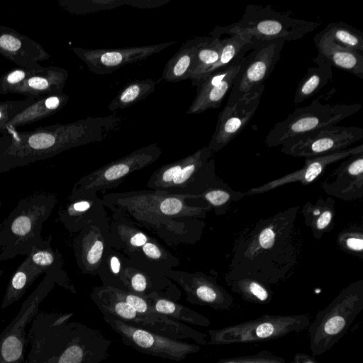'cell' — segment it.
<instances>
[{
    "mask_svg": "<svg viewBox=\"0 0 363 363\" xmlns=\"http://www.w3.org/2000/svg\"><path fill=\"white\" fill-rule=\"evenodd\" d=\"M299 209L290 207L243 230L233 245L225 280L247 277L272 287L293 275L303 246L296 225Z\"/></svg>",
    "mask_w": 363,
    "mask_h": 363,
    "instance_id": "1",
    "label": "cell"
},
{
    "mask_svg": "<svg viewBox=\"0 0 363 363\" xmlns=\"http://www.w3.org/2000/svg\"><path fill=\"white\" fill-rule=\"evenodd\" d=\"M117 114L88 117L29 130H10L0 134V174L53 157L73 147L101 142L119 129Z\"/></svg>",
    "mask_w": 363,
    "mask_h": 363,
    "instance_id": "2",
    "label": "cell"
},
{
    "mask_svg": "<svg viewBox=\"0 0 363 363\" xmlns=\"http://www.w3.org/2000/svg\"><path fill=\"white\" fill-rule=\"evenodd\" d=\"M72 313L39 311L27 333L23 363H100L108 357L111 340L100 330L70 320Z\"/></svg>",
    "mask_w": 363,
    "mask_h": 363,
    "instance_id": "3",
    "label": "cell"
},
{
    "mask_svg": "<svg viewBox=\"0 0 363 363\" xmlns=\"http://www.w3.org/2000/svg\"><path fill=\"white\" fill-rule=\"evenodd\" d=\"M197 196L171 194L162 191H133L111 193L104 196L106 207L117 211L135 225H140L155 231L169 244L186 242L190 243V227L203 229L201 220L212 210L208 204L190 205L191 199Z\"/></svg>",
    "mask_w": 363,
    "mask_h": 363,
    "instance_id": "4",
    "label": "cell"
},
{
    "mask_svg": "<svg viewBox=\"0 0 363 363\" xmlns=\"http://www.w3.org/2000/svg\"><path fill=\"white\" fill-rule=\"evenodd\" d=\"M57 203L56 195L48 191H36L18 201L0 223V262L27 256L48 243L50 235L44 239L41 231Z\"/></svg>",
    "mask_w": 363,
    "mask_h": 363,
    "instance_id": "5",
    "label": "cell"
},
{
    "mask_svg": "<svg viewBox=\"0 0 363 363\" xmlns=\"http://www.w3.org/2000/svg\"><path fill=\"white\" fill-rule=\"evenodd\" d=\"M320 22L294 18L289 13L280 12L270 5L249 4L242 18L225 26H216L211 35L238 34L249 40L259 41L301 40L315 30Z\"/></svg>",
    "mask_w": 363,
    "mask_h": 363,
    "instance_id": "6",
    "label": "cell"
},
{
    "mask_svg": "<svg viewBox=\"0 0 363 363\" xmlns=\"http://www.w3.org/2000/svg\"><path fill=\"white\" fill-rule=\"evenodd\" d=\"M363 309V280L342 289L308 326L310 350L319 356L331 349L344 337Z\"/></svg>",
    "mask_w": 363,
    "mask_h": 363,
    "instance_id": "7",
    "label": "cell"
},
{
    "mask_svg": "<svg viewBox=\"0 0 363 363\" xmlns=\"http://www.w3.org/2000/svg\"><path fill=\"white\" fill-rule=\"evenodd\" d=\"M324 96L315 99L307 106L296 108L284 120L277 123L265 137V145L269 147L282 145L295 138L336 125L362 108L359 104H323L321 99Z\"/></svg>",
    "mask_w": 363,
    "mask_h": 363,
    "instance_id": "8",
    "label": "cell"
},
{
    "mask_svg": "<svg viewBox=\"0 0 363 363\" xmlns=\"http://www.w3.org/2000/svg\"><path fill=\"white\" fill-rule=\"evenodd\" d=\"M308 315H263L253 320L208 331L209 345H230L274 340L300 333L309 325Z\"/></svg>",
    "mask_w": 363,
    "mask_h": 363,
    "instance_id": "9",
    "label": "cell"
},
{
    "mask_svg": "<svg viewBox=\"0 0 363 363\" xmlns=\"http://www.w3.org/2000/svg\"><path fill=\"white\" fill-rule=\"evenodd\" d=\"M162 152L157 143L137 149L80 178L70 194H97V192L116 188L129 174L157 160Z\"/></svg>",
    "mask_w": 363,
    "mask_h": 363,
    "instance_id": "10",
    "label": "cell"
},
{
    "mask_svg": "<svg viewBox=\"0 0 363 363\" xmlns=\"http://www.w3.org/2000/svg\"><path fill=\"white\" fill-rule=\"evenodd\" d=\"M252 48L245 56L234 79L227 104H232L264 88V82L278 63L285 42L252 40Z\"/></svg>",
    "mask_w": 363,
    "mask_h": 363,
    "instance_id": "11",
    "label": "cell"
},
{
    "mask_svg": "<svg viewBox=\"0 0 363 363\" xmlns=\"http://www.w3.org/2000/svg\"><path fill=\"white\" fill-rule=\"evenodd\" d=\"M56 284L55 279L46 274L0 333V363H23L28 347L26 326L39 312L40 303Z\"/></svg>",
    "mask_w": 363,
    "mask_h": 363,
    "instance_id": "12",
    "label": "cell"
},
{
    "mask_svg": "<svg viewBox=\"0 0 363 363\" xmlns=\"http://www.w3.org/2000/svg\"><path fill=\"white\" fill-rule=\"evenodd\" d=\"M103 315L104 321L120 336L122 342L139 352L179 362L189 354L199 352L201 349V345L196 343L172 339L152 333L125 323L111 314L104 313Z\"/></svg>",
    "mask_w": 363,
    "mask_h": 363,
    "instance_id": "13",
    "label": "cell"
},
{
    "mask_svg": "<svg viewBox=\"0 0 363 363\" xmlns=\"http://www.w3.org/2000/svg\"><path fill=\"white\" fill-rule=\"evenodd\" d=\"M362 138V128L332 125L287 141L281 152L294 157H315L347 149Z\"/></svg>",
    "mask_w": 363,
    "mask_h": 363,
    "instance_id": "14",
    "label": "cell"
},
{
    "mask_svg": "<svg viewBox=\"0 0 363 363\" xmlns=\"http://www.w3.org/2000/svg\"><path fill=\"white\" fill-rule=\"evenodd\" d=\"M176 43L177 41H169L115 49H86L74 47L72 50L86 65L90 72L104 75L111 74L126 65L145 60Z\"/></svg>",
    "mask_w": 363,
    "mask_h": 363,
    "instance_id": "15",
    "label": "cell"
},
{
    "mask_svg": "<svg viewBox=\"0 0 363 363\" xmlns=\"http://www.w3.org/2000/svg\"><path fill=\"white\" fill-rule=\"evenodd\" d=\"M72 246L77 264L82 273L98 274L113 248L108 216L89 223L77 233Z\"/></svg>",
    "mask_w": 363,
    "mask_h": 363,
    "instance_id": "16",
    "label": "cell"
},
{
    "mask_svg": "<svg viewBox=\"0 0 363 363\" xmlns=\"http://www.w3.org/2000/svg\"><path fill=\"white\" fill-rule=\"evenodd\" d=\"M164 276L179 284L186 294V301L191 304L209 306L216 311L229 310L233 305V296L213 277L174 269L168 270Z\"/></svg>",
    "mask_w": 363,
    "mask_h": 363,
    "instance_id": "17",
    "label": "cell"
},
{
    "mask_svg": "<svg viewBox=\"0 0 363 363\" xmlns=\"http://www.w3.org/2000/svg\"><path fill=\"white\" fill-rule=\"evenodd\" d=\"M213 153L204 146L191 154V159L164 191L171 194L198 196L218 184Z\"/></svg>",
    "mask_w": 363,
    "mask_h": 363,
    "instance_id": "18",
    "label": "cell"
},
{
    "mask_svg": "<svg viewBox=\"0 0 363 363\" xmlns=\"http://www.w3.org/2000/svg\"><path fill=\"white\" fill-rule=\"evenodd\" d=\"M264 89L225 106L207 145L213 154L225 147L244 130L259 105Z\"/></svg>",
    "mask_w": 363,
    "mask_h": 363,
    "instance_id": "19",
    "label": "cell"
},
{
    "mask_svg": "<svg viewBox=\"0 0 363 363\" xmlns=\"http://www.w3.org/2000/svg\"><path fill=\"white\" fill-rule=\"evenodd\" d=\"M107 287L146 318L153 326L155 333L172 339H189L201 346L209 345L207 334L157 313L145 298L123 289Z\"/></svg>",
    "mask_w": 363,
    "mask_h": 363,
    "instance_id": "20",
    "label": "cell"
},
{
    "mask_svg": "<svg viewBox=\"0 0 363 363\" xmlns=\"http://www.w3.org/2000/svg\"><path fill=\"white\" fill-rule=\"evenodd\" d=\"M360 152H363L362 144L325 155L305 158L302 168L260 186L251 188L244 192L245 196L267 193L295 182H299L304 186L308 185L322 175L328 166Z\"/></svg>",
    "mask_w": 363,
    "mask_h": 363,
    "instance_id": "21",
    "label": "cell"
},
{
    "mask_svg": "<svg viewBox=\"0 0 363 363\" xmlns=\"http://www.w3.org/2000/svg\"><path fill=\"white\" fill-rule=\"evenodd\" d=\"M321 183L329 196L343 201H352L363 196V152L344 160Z\"/></svg>",
    "mask_w": 363,
    "mask_h": 363,
    "instance_id": "22",
    "label": "cell"
},
{
    "mask_svg": "<svg viewBox=\"0 0 363 363\" xmlns=\"http://www.w3.org/2000/svg\"><path fill=\"white\" fill-rule=\"evenodd\" d=\"M244 58L245 57L235 65L211 74L201 81L196 86V96L186 113H201L208 109L219 108L224 98L230 91Z\"/></svg>",
    "mask_w": 363,
    "mask_h": 363,
    "instance_id": "23",
    "label": "cell"
},
{
    "mask_svg": "<svg viewBox=\"0 0 363 363\" xmlns=\"http://www.w3.org/2000/svg\"><path fill=\"white\" fill-rule=\"evenodd\" d=\"M125 259L128 264H123L121 261V280L123 290L143 298L151 294H157L174 301L179 298V293L173 289L174 286L165 276L141 269L127 257Z\"/></svg>",
    "mask_w": 363,
    "mask_h": 363,
    "instance_id": "24",
    "label": "cell"
},
{
    "mask_svg": "<svg viewBox=\"0 0 363 363\" xmlns=\"http://www.w3.org/2000/svg\"><path fill=\"white\" fill-rule=\"evenodd\" d=\"M105 208L97 194H70L58 211V219L69 233H77L89 223L107 217Z\"/></svg>",
    "mask_w": 363,
    "mask_h": 363,
    "instance_id": "25",
    "label": "cell"
},
{
    "mask_svg": "<svg viewBox=\"0 0 363 363\" xmlns=\"http://www.w3.org/2000/svg\"><path fill=\"white\" fill-rule=\"evenodd\" d=\"M0 55L18 67H38L50 55L35 40L17 30L0 25Z\"/></svg>",
    "mask_w": 363,
    "mask_h": 363,
    "instance_id": "26",
    "label": "cell"
},
{
    "mask_svg": "<svg viewBox=\"0 0 363 363\" xmlns=\"http://www.w3.org/2000/svg\"><path fill=\"white\" fill-rule=\"evenodd\" d=\"M68 75V71L65 68L42 66L16 86L11 94L34 99L60 94L63 92Z\"/></svg>",
    "mask_w": 363,
    "mask_h": 363,
    "instance_id": "27",
    "label": "cell"
},
{
    "mask_svg": "<svg viewBox=\"0 0 363 363\" xmlns=\"http://www.w3.org/2000/svg\"><path fill=\"white\" fill-rule=\"evenodd\" d=\"M318 55L332 67L363 79V55L342 48L319 32L313 38Z\"/></svg>",
    "mask_w": 363,
    "mask_h": 363,
    "instance_id": "28",
    "label": "cell"
},
{
    "mask_svg": "<svg viewBox=\"0 0 363 363\" xmlns=\"http://www.w3.org/2000/svg\"><path fill=\"white\" fill-rule=\"evenodd\" d=\"M69 99V95L64 92L35 99L31 104L3 125L0 128V134L31 124L57 113L67 104Z\"/></svg>",
    "mask_w": 363,
    "mask_h": 363,
    "instance_id": "29",
    "label": "cell"
},
{
    "mask_svg": "<svg viewBox=\"0 0 363 363\" xmlns=\"http://www.w3.org/2000/svg\"><path fill=\"white\" fill-rule=\"evenodd\" d=\"M301 213L305 225L311 230L312 235L316 240H320L334 227L335 203L331 196H328L325 199L319 197L315 203L306 202Z\"/></svg>",
    "mask_w": 363,
    "mask_h": 363,
    "instance_id": "30",
    "label": "cell"
},
{
    "mask_svg": "<svg viewBox=\"0 0 363 363\" xmlns=\"http://www.w3.org/2000/svg\"><path fill=\"white\" fill-rule=\"evenodd\" d=\"M199 37L184 43L166 63L162 79L168 82H178L190 79L196 65Z\"/></svg>",
    "mask_w": 363,
    "mask_h": 363,
    "instance_id": "31",
    "label": "cell"
},
{
    "mask_svg": "<svg viewBox=\"0 0 363 363\" xmlns=\"http://www.w3.org/2000/svg\"><path fill=\"white\" fill-rule=\"evenodd\" d=\"M315 66L308 69L298 82L294 98L296 104L303 103L320 91L333 78L332 65L317 55Z\"/></svg>",
    "mask_w": 363,
    "mask_h": 363,
    "instance_id": "32",
    "label": "cell"
},
{
    "mask_svg": "<svg viewBox=\"0 0 363 363\" xmlns=\"http://www.w3.org/2000/svg\"><path fill=\"white\" fill-rule=\"evenodd\" d=\"M52 235H50L48 243L43 247L33 250L28 256L45 274H48L53 277L57 285L75 294V289L63 269L62 255L57 248L52 247Z\"/></svg>",
    "mask_w": 363,
    "mask_h": 363,
    "instance_id": "33",
    "label": "cell"
},
{
    "mask_svg": "<svg viewBox=\"0 0 363 363\" xmlns=\"http://www.w3.org/2000/svg\"><path fill=\"white\" fill-rule=\"evenodd\" d=\"M57 4L69 13L82 15L109 10L123 5L140 9L155 8L164 4V2L162 0H58Z\"/></svg>",
    "mask_w": 363,
    "mask_h": 363,
    "instance_id": "34",
    "label": "cell"
},
{
    "mask_svg": "<svg viewBox=\"0 0 363 363\" xmlns=\"http://www.w3.org/2000/svg\"><path fill=\"white\" fill-rule=\"evenodd\" d=\"M43 274V270L35 265L27 255L9 279L3 297L1 308L4 309L18 301L27 289Z\"/></svg>",
    "mask_w": 363,
    "mask_h": 363,
    "instance_id": "35",
    "label": "cell"
},
{
    "mask_svg": "<svg viewBox=\"0 0 363 363\" xmlns=\"http://www.w3.org/2000/svg\"><path fill=\"white\" fill-rule=\"evenodd\" d=\"M144 298L157 313L170 319L201 327H208L211 325L207 317L176 301L162 297L157 294H151Z\"/></svg>",
    "mask_w": 363,
    "mask_h": 363,
    "instance_id": "36",
    "label": "cell"
},
{
    "mask_svg": "<svg viewBox=\"0 0 363 363\" xmlns=\"http://www.w3.org/2000/svg\"><path fill=\"white\" fill-rule=\"evenodd\" d=\"M252 48V40L238 34H231L221 39V49L218 60L203 72L199 83L211 74L240 62Z\"/></svg>",
    "mask_w": 363,
    "mask_h": 363,
    "instance_id": "37",
    "label": "cell"
},
{
    "mask_svg": "<svg viewBox=\"0 0 363 363\" xmlns=\"http://www.w3.org/2000/svg\"><path fill=\"white\" fill-rule=\"evenodd\" d=\"M158 82L153 79H135L125 84L108 106L111 111L128 108L153 93Z\"/></svg>",
    "mask_w": 363,
    "mask_h": 363,
    "instance_id": "38",
    "label": "cell"
},
{
    "mask_svg": "<svg viewBox=\"0 0 363 363\" xmlns=\"http://www.w3.org/2000/svg\"><path fill=\"white\" fill-rule=\"evenodd\" d=\"M231 291L245 301L259 305L269 303L273 298L271 287L253 279L241 277L225 280Z\"/></svg>",
    "mask_w": 363,
    "mask_h": 363,
    "instance_id": "39",
    "label": "cell"
},
{
    "mask_svg": "<svg viewBox=\"0 0 363 363\" xmlns=\"http://www.w3.org/2000/svg\"><path fill=\"white\" fill-rule=\"evenodd\" d=\"M221 38L216 35L199 37L195 68L190 77L192 85L196 86L203 72L218 59Z\"/></svg>",
    "mask_w": 363,
    "mask_h": 363,
    "instance_id": "40",
    "label": "cell"
},
{
    "mask_svg": "<svg viewBox=\"0 0 363 363\" xmlns=\"http://www.w3.org/2000/svg\"><path fill=\"white\" fill-rule=\"evenodd\" d=\"M337 45L363 55V33L343 21L332 22L320 31Z\"/></svg>",
    "mask_w": 363,
    "mask_h": 363,
    "instance_id": "41",
    "label": "cell"
},
{
    "mask_svg": "<svg viewBox=\"0 0 363 363\" xmlns=\"http://www.w3.org/2000/svg\"><path fill=\"white\" fill-rule=\"evenodd\" d=\"M244 196V192L231 189L223 181L197 196L198 199L206 201L217 216L226 213L233 203L238 201Z\"/></svg>",
    "mask_w": 363,
    "mask_h": 363,
    "instance_id": "42",
    "label": "cell"
},
{
    "mask_svg": "<svg viewBox=\"0 0 363 363\" xmlns=\"http://www.w3.org/2000/svg\"><path fill=\"white\" fill-rule=\"evenodd\" d=\"M338 247L345 253L363 258V228L352 225L343 229L337 236Z\"/></svg>",
    "mask_w": 363,
    "mask_h": 363,
    "instance_id": "43",
    "label": "cell"
},
{
    "mask_svg": "<svg viewBox=\"0 0 363 363\" xmlns=\"http://www.w3.org/2000/svg\"><path fill=\"white\" fill-rule=\"evenodd\" d=\"M38 67H16L6 72L0 77V94H11L12 91L28 77L40 69Z\"/></svg>",
    "mask_w": 363,
    "mask_h": 363,
    "instance_id": "44",
    "label": "cell"
},
{
    "mask_svg": "<svg viewBox=\"0 0 363 363\" xmlns=\"http://www.w3.org/2000/svg\"><path fill=\"white\" fill-rule=\"evenodd\" d=\"M214 363H286V360L283 357L264 350L256 354L225 358Z\"/></svg>",
    "mask_w": 363,
    "mask_h": 363,
    "instance_id": "45",
    "label": "cell"
},
{
    "mask_svg": "<svg viewBox=\"0 0 363 363\" xmlns=\"http://www.w3.org/2000/svg\"><path fill=\"white\" fill-rule=\"evenodd\" d=\"M35 99L34 98H26L23 100L19 101L6 100L0 101V128L16 115L31 104Z\"/></svg>",
    "mask_w": 363,
    "mask_h": 363,
    "instance_id": "46",
    "label": "cell"
},
{
    "mask_svg": "<svg viewBox=\"0 0 363 363\" xmlns=\"http://www.w3.org/2000/svg\"><path fill=\"white\" fill-rule=\"evenodd\" d=\"M290 363H318L315 359L305 353L298 352L293 358V360Z\"/></svg>",
    "mask_w": 363,
    "mask_h": 363,
    "instance_id": "47",
    "label": "cell"
},
{
    "mask_svg": "<svg viewBox=\"0 0 363 363\" xmlns=\"http://www.w3.org/2000/svg\"><path fill=\"white\" fill-rule=\"evenodd\" d=\"M3 274H4V270L3 269H0V279L2 277Z\"/></svg>",
    "mask_w": 363,
    "mask_h": 363,
    "instance_id": "48",
    "label": "cell"
},
{
    "mask_svg": "<svg viewBox=\"0 0 363 363\" xmlns=\"http://www.w3.org/2000/svg\"><path fill=\"white\" fill-rule=\"evenodd\" d=\"M2 201L0 200V208L1 207Z\"/></svg>",
    "mask_w": 363,
    "mask_h": 363,
    "instance_id": "49",
    "label": "cell"
}]
</instances>
